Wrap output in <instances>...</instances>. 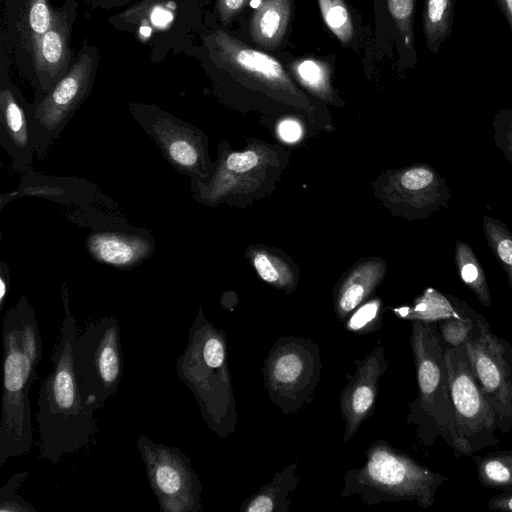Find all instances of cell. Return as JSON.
Segmentation results:
<instances>
[{
	"label": "cell",
	"mask_w": 512,
	"mask_h": 512,
	"mask_svg": "<svg viewBox=\"0 0 512 512\" xmlns=\"http://www.w3.org/2000/svg\"><path fill=\"white\" fill-rule=\"evenodd\" d=\"M380 301L372 300L361 306L351 317L348 328L351 330H360L372 322L379 311Z\"/></svg>",
	"instance_id": "obj_34"
},
{
	"label": "cell",
	"mask_w": 512,
	"mask_h": 512,
	"mask_svg": "<svg viewBox=\"0 0 512 512\" xmlns=\"http://www.w3.org/2000/svg\"><path fill=\"white\" fill-rule=\"evenodd\" d=\"M495 3L504 15L512 31V0H495Z\"/></svg>",
	"instance_id": "obj_39"
},
{
	"label": "cell",
	"mask_w": 512,
	"mask_h": 512,
	"mask_svg": "<svg viewBox=\"0 0 512 512\" xmlns=\"http://www.w3.org/2000/svg\"><path fill=\"white\" fill-rule=\"evenodd\" d=\"M183 15L184 0H140L113 17L111 23L144 41L171 31Z\"/></svg>",
	"instance_id": "obj_17"
},
{
	"label": "cell",
	"mask_w": 512,
	"mask_h": 512,
	"mask_svg": "<svg viewBox=\"0 0 512 512\" xmlns=\"http://www.w3.org/2000/svg\"><path fill=\"white\" fill-rule=\"evenodd\" d=\"M466 303L454 297H445L428 289L413 308H401L397 312L415 321L439 323L462 313Z\"/></svg>",
	"instance_id": "obj_21"
},
{
	"label": "cell",
	"mask_w": 512,
	"mask_h": 512,
	"mask_svg": "<svg viewBox=\"0 0 512 512\" xmlns=\"http://www.w3.org/2000/svg\"><path fill=\"white\" fill-rule=\"evenodd\" d=\"M455 259L463 282L483 306L491 305V296L483 270L466 243L457 242Z\"/></svg>",
	"instance_id": "obj_24"
},
{
	"label": "cell",
	"mask_w": 512,
	"mask_h": 512,
	"mask_svg": "<svg viewBox=\"0 0 512 512\" xmlns=\"http://www.w3.org/2000/svg\"><path fill=\"white\" fill-rule=\"evenodd\" d=\"M90 256L116 269H132L154 252L150 232L141 228H102L92 231L85 242Z\"/></svg>",
	"instance_id": "obj_16"
},
{
	"label": "cell",
	"mask_w": 512,
	"mask_h": 512,
	"mask_svg": "<svg viewBox=\"0 0 512 512\" xmlns=\"http://www.w3.org/2000/svg\"><path fill=\"white\" fill-rule=\"evenodd\" d=\"M30 476L29 471L13 474L10 479L0 488V512H35L36 508L17 491Z\"/></svg>",
	"instance_id": "obj_31"
},
{
	"label": "cell",
	"mask_w": 512,
	"mask_h": 512,
	"mask_svg": "<svg viewBox=\"0 0 512 512\" xmlns=\"http://www.w3.org/2000/svg\"><path fill=\"white\" fill-rule=\"evenodd\" d=\"M464 346L495 415L497 430L508 433L512 429V345L492 333L486 322L480 333Z\"/></svg>",
	"instance_id": "obj_10"
},
{
	"label": "cell",
	"mask_w": 512,
	"mask_h": 512,
	"mask_svg": "<svg viewBox=\"0 0 512 512\" xmlns=\"http://www.w3.org/2000/svg\"><path fill=\"white\" fill-rule=\"evenodd\" d=\"M73 365L85 404L104 408L116 394L123 374L121 328L114 317H103L77 331Z\"/></svg>",
	"instance_id": "obj_5"
},
{
	"label": "cell",
	"mask_w": 512,
	"mask_h": 512,
	"mask_svg": "<svg viewBox=\"0 0 512 512\" xmlns=\"http://www.w3.org/2000/svg\"><path fill=\"white\" fill-rule=\"evenodd\" d=\"M486 322L481 314L466 304L461 314L443 320L437 326L443 344L456 347L476 337Z\"/></svg>",
	"instance_id": "obj_23"
},
{
	"label": "cell",
	"mask_w": 512,
	"mask_h": 512,
	"mask_svg": "<svg viewBox=\"0 0 512 512\" xmlns=\"http://www.w3.org/2000/svg\"><path fill=\"white\" fill-rule=\"evenodd\" d=\"M455 0H424L422 24L428 49L437 54L451 33Z\"/></svg>",
	"instance_id": "obj_20"
},
{
	"label": "cell",
	"mask_w": 512,
	"mask_h": 512,
	"mask_svg": "<svg viewBox=\"0 0 512 512\" xmlns=\"http://www.w3.org/2000/svg\"><path fill=\"white\" fill-rule=\"evenodd\" d=\"M252 263L258 275L267 283L284 287L292 283L293 274L289 266L277 256L264 251H254Z\"/></svg>",
	"instance_id": "obj_28"
},
{
	"label": "cell",
	"mask_w": 512,
	"mask_h": 512,
	"mask_svg": "<svg viewBox=\"0 0 512 512\" xmlns=\"http://www.w3.org/2000/svg\"><path fill=\"white\" fill-rule=\"evenodd\" d=\"M488 507L492 510L512 512V489L492 497L488 501Z\"/></svg>",
	"instance_id": "obj_37"
},
{
	"label": "cell",
	"mask_w": 512,
	"mask_h": 512,
	"mask_svg": "<svg viewBox=\"0 0 512 512\" xmlns=\"http://www.w3.org/2000/svg\"><path fill=\"white\" fill-rule=\"evenodd\" d=\"M249 0H217V12L223 23H229ZM251 1V0H250Z\"/></svg>",
	"instance_id": "obj_35"
},
{
	"label": "cell",
	"mask_w": 512,
	"mask_h": 512,
	"mask_svg": "<svg viewBox=\"0 0 512 512\" xmlns=\"http://www.w3.org/2000/svg\"><path fill=\"white\" fill-rule=\"evenodd\" d=\"M479 482L491 489H512V449L475 457Z\"/></svg>",
	"instance_id": "obj_22"
},
{
	"label": "cell",
	"mask_w": 512,
	"mask_h": 512,
	"mask_svg": "<svg viewBox=\"0 0 512 512\" xmlns=\"http://www.w3.org/2000/svg\"><path fill=\"white\" fill-rule=\"evenodd\" d=\"M176 373L194 395L208 426L223 435L229 408L225 340L201 307L189 329L186 348L176 360Z\"/></svg>",
	"instance_id": "obj_4"
},
{
	"label": "cell",
	"mask_w": 512,
	"mask_h": 512,
	"mask_svg": "<svg viewBox=\"0 0 512 512\" xmlns=\"http://www.w3.org/2000/svg\"><path fill=\"white\" fill-rule=\"evenodd\" d=\"M62 306L58 342L51 355L52 370L41 383L35 417L39 458L54 465L88 447L97 432L94 410L85 404L75 375L73 343L78 330L65 283Z\"/></svg>",
	"instance_id": "obj_1"
},
{
	"label": "cell",
	"mask_w": 512,
	"mask_h": 512,
	"mask_svg": "<svg viewBox=\"0 0 512 512\" xmlns=\"http://www.w3.org/2000/svg\"><path fill=\"white\" fill-rule=\"evenodd\" d=\"M386 271L382 259H370L354 268L342 283L336 301L337 311L345 315L356 308L375 286Z\"/></svg>",
	"instance_id": "obj_19"
},
{
	"label": "cell",
	"mask_w": 512,
	"mask_h": 512,
	"mask_svg": "<svg viewBox=\"0 0 512 512\" xmlns=\"http://www.w3.org/2000/svg\"><path fill=\"white\" fill-rule=\"evenodd\" d=\"M3 393L0 419V467L28 453L33 444L30 388L43 350L34 307L22 295L2 319Z\"/></svg>",
	"instance_id": "obj_2"
},
{
	"label": "cell",
	"mask_w": 512,
	"mask_h": 512,
	"mask_svg": "<svg viewBox=\"0 0 512 512\" xmlns=\"http://www.w3.org/2000/svg\"><path fill=\"white\" fill-rule=\"evenodd\" d=\"M278 134L286 142H296L301 138L302 127L294 119H284L278 125Z\"/></svg>",
	"instance_id": "obj_36"
},
{
	"label": "cell",
	"mask_w": 512,
	"mask_h": 512,
	"mask_svg": "<svg viewBox=\"0 0 512 512\" xmlns=\"http://www.w3.org/2000/svg\"><path fill=\"white\" fill-rule=\"evenodd\" d=\"M322 17L332 33L342 42L351 41L353 23L343 0H318Z\"/></svg>",
	"instance_id": "obj_29"
},
{
	"label": "cell",
	"mask_w": 512,
	"mask_h": 512,
	"mask_svg": "<svg viewBox=\"0 0 512 512\" xmlns=\"http://www.w3.org/2000/svg\"><path fill=\"white\" fill-rule=\"evenodd\" d=\"M128 1H131V0H90L91 4L93 6L104 7L106 9L110 8V7L122 5Z\"/></svg>",
	"instance_id": "obj_40"
},
{
	"label": "cell",
	"mask_w": 512,
	"mask_h": 512,
	"mask_svg": "<svg viewBox=\"0 0 512 512\" xmlns=\"http://www.w3.org/2000/svg\"><path fill=\"white\" fill-rule=\"evenodd\" d=\"M304 370L302 359L297 353L280 355L272 366V376L278 384L290 385L300 379Z\"/></svg>",
	"instance_id": "obj_33"
},
{
	"label": "cell",
	"mask_w": 512,
	"mask_h": 512,
	"mask_svg": "<svg viewBox=\"0 0 512 512\" xmlns=\"http://www.w3.org/2000/svg\"><path fill=\"white\" fill-rule=\"evenodd\" d=\"M298 80L319 97L331 95L330 73L327 66L314 59H303L293 65Z\"/></svg>",
	"instance_id": "obj_26"
},
{
	"label": "cell",
	"mask_w": 512,
	"mask_h": 512,
	"mask_svg": "<svg viewBox=\"0 0 512 512\" xmlns=\"http://www.w3.org/2000/svg\"><path fill=\"white\" fill-rule=\"evenodd\" d=\"M10 286V269L9 266L2 261L0 264V309H3L5 298L8 294Z\"/></svg>",
	"instance_id": "obj_38"
},
{
	"label": "cell",
	"mask_w": 512,
	"mask_h": 512,
	"mask_svg": "<svg viewBox=\"0 0 512 512\" xmlns=\"http://www.w3.org/2000/svg\"><path fill=\"white\" fill-rule=\"evenodd\" d=\"M0 77V144L12 160L14 172H30L34 163V144L30 105L12 83L1 60Z\"/></svg>",
	"instance_id": "obj_14"
},
{
	"label": "cell",
	"mask_w": 512,
	"mask_h": 512,
	"mask_svg": "<svg viewBox=\"0 0 512 512\" xmlns=\"http://www.w3.org/2000/svg\"><path fill=\"white\" fill-rule=\"evenodd\" d=\"M128 108L174 170L193 181H205L212 175L215 166L201 130L154 104L129 103Z\"/></svg>",
	"instance_id": "obj_8"
},
{
	"label": "cell",
	"mask_w": 512,
	"mask_h": 512,
	"mask_svg": "<svg viewBox=\"0 0 512 512\" xmlns=\"http://www.w3.org/2000/svg\"><path fill=\"white\" fill-rule=\"evenodd\" d=\"M484 231L487 241L499 259L512 287V235L497 220L483 217Z\"/></svg>",
	"instance_id": "obj_27"
},
{
	"label": "cell",
	"mask_w": 512,
	"mask_h": 512,
	"mask_svg": "<svg viewBox=\"0 0 512 512\" xmlns=\"http://www.w3.org/2000/svg\"><path fill=\"white\" fill-rule=\"evenodd\" d=\"M292 12V0H262L250 21V34L254 41L274 49L282 41Z\"/></svg>",
	"instance_id": "obj_18"
},
{
	"label": "cell",
	"mask_w": 512,
	"mask_h": 512,
	"mask_svg": "<svg viewBox=\"0 0 512 512\" xmlns=\"http://www.w3.org/2000/svg\"><path fill=\"white\" fill-rule=\"evenodd\" d=\"M444 358L454 410L457 456H472L497 445L495 415L482 392L464 344L444 348Z\"/></svg>",
	"instance_id": "obj_7"
},
{
	"label": "cell",
	"mask_w": 512,
	"mask_h": 512,
	"mask_svg": "<svg viewBox=\"0 0 512 512\" xmlns=\"http://www.w3.org/2000/svg\"><path fill=\"white\" fill-rule=\"evenodd\" d=\"M368 477L393 499L414 500L421 507L433 505L435 495L449 478L391 449L375 450L369 456Z\"/></svg>",
	"instance_id": "obj_11"
},
{
	"label": "cell",
	"mask_w": 512,
	"mask_h": 512,
	"mask_svg": "<svg viewBox=\"0 0 512 512\" xmlns=\"http://www.w3.org/2000/svg\"><path fill=\"white\" fill-rule=\"evenodd\" d=\"M413 350L419 395L411 405V418L423 441L433 444L437 437L457 452L454 410L446 371L444 346L437 323L414 321Z\"/></svg>",
	"instance_id": "obj_3"
},
{
	"label": "cell",
	"mask_w": 512,
	"mask_h": 512,
	"mask_svg": "<svg viewBox=\"0 0 512 512\" xmlns=\"http://www.w3.org/2000/svg\"><path fill=\"white\" fill-rule=\"evenodd\" d=\"M77 8L74 0H68L60 8H53L49 29L33 46L30 83L35 89V98L49 91L70 69L73 61L70 42Z\"/></svg>",
	"instance_id": "obj_12"
},
{
	"label": "cell",
	"mask_w": 512,
	"mask_h": 512,
	"mask_svg": "<svg viewBox=\"0 0 512 512\" xmlns=\"http://www.w3.org/2000/svg\"><path fill=\"white\" fill-rule=\"evenodd\" d=\"M397 185L402 194L416 201L423 196H432V191L438 187L439 181L432 169L426 166H414L402 171L397 177Z\"/></svg>",
	"instance_id": "obj_25"
},
{
	"label": "cell",
	"mask_w": 512,
	"mask_h": 512,
	"mask_svg": "<svg viewBox=\"0 0 512 512\" xmlns=\"http://www.w3.org/2000/svg\"><path fill=\"white\" fill-rule=\"evenodd\" d=\"M262 0H251L249 2L250 6H252L253 8H257L260 4H261Z\"/></svg>",
	"instance_id": "obj_41"
},
{
	"label": "cell",
	"mask_w": 512,
	"mask_h": 512,
	"mask_svg": "<svg viewBox=\"0 0 512 512\" xmlns=\"http://www.w3.org/2000/svg\"><path fill=\"white\" fill-rule=\"evenodd\" d=\"M388 10L400 31L406 47L413 48V15L415 0H387Z\"/></svg>",
	"instance_id": "obj_32"
},
{
	"label": "cell",
	"mask_w": 512,
	"mask_h": 512,
	"mask_svg": "<svg viewBox=\"0 0 512 512\" xmlns=\"http://www.w3.org/2000/svg\"><path fill=\"white\" fill-rule=\"evenodd\" d=\"M53 8L49 0H6L7 45L23 74L32 78L31 53L35 42L49 29Z\"/></svg>",
	"instance_id": "obj_15"
},
{
	"label": "cell",
	"mask_w": 512,
	"mask_h": 512,
	"mask_svg": "<svg viewBox=\"0 0 512 512\" xmlns=\"http://www.w3.org/2000/svg\"><path fill=\"white\" fill-rule=\"evenodd\" d=\"M99 62L98 49L83 43L69 71L49 91L34 98L30 117L34 150L44 160L94 85Z\"/></svg>",
	"instance_id": "obj_6"
},
{
	"label": "cell",
	"mask_w": 512,
	"mask_h": 512,
	"mask_svg": "<svg viewBox=\"0 0 512 512\" xmlns=\"http://www.w3.org/2000/svg\"><path fill=\"white\" fill-rule=\"evenodd\" d=\"M136 445L162 512L202 510L199 476L180 448L156 443L146 434L139 435Z\"/></svg>",
	"instance_id": "obj_9"
},
{
	"label": "cell",
	"mask_w": 512,
	"mask_h": 512,
	"mask_svg": "<svg viewBox=\"0 0 512 512\" xmlns=\"http://www.w3.org/2000/svg\"><path fill=\"white\" fill-rule=\"evenodd\" d=\"M374 380L366 377L356 381L344 399L348 416L357 424L369 411L374 402Z\"/></svg>",
	"instance_id": "obj_30"
},
{
	"label": "cell",
	"mask_w": 512,
	"mask_h": 512,
	"mask_svg": "<svg viewBox=\"0 0 512 512\" xmlns=\"http://www.w3.org/2000/svg\"><path fill=\"white\" fill-rule=\"evenodd\" d=\"M211 57L221 66L288 96H302L281 66L268 54L252 49L224 31L208 37Z\"/></svg>",
	"instance_id": "obj_13"
}]
</instances>
